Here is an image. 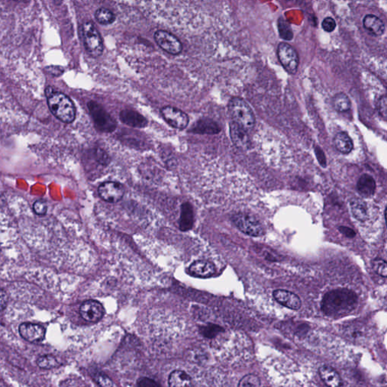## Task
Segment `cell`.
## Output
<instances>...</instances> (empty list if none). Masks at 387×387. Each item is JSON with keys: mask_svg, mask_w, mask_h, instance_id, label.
<instances>
[{"mask_svg": "<svg viewBox=\"0 0 387 387\" xmlns=\"http://www.w3.org/2000/svg\"><path fill=\"white\" fill-rule=\"evenodd\" d=\"M334 109L338 112H346L350 109L351 103L349 97L344 93H338L333 100Z\"/></svg>", "mask_w": 387, "mask_h": 387, "instance_id": "25", "label": "cell"}, {"mask_svg": "<svg viewBox=\"0 0 387 387\" xmlns=\"http://www.w3.org/2000/svg\"><path fill=\"white\" fill-rule=\"evenodd\" d=\"M277 28H278L279 34L282 39L287 41L293 39L294 34L292 27L286 20L280 18L277 21Z\"/></svg>", "mask_w": 387, "mask_h": 387, "instance_id": "27", "label": "cell"}, {"mask_svg": "<svg viewBox=\"0 0 387 387\" xmlns=\"http://www.w3.org/2000/svg\"><path fill=\"white\" fill-rule=\"evenodd\" d=\"M82 36L87 52L94 58L100 56L104 49L103 39L98 30L91 22H85L82 25Z\"/></svg>", "mask_w": 387, "mask_h": 387, "instance_id": "5", "label": "cell"}, {"mask_svg": "<svg viewBox=\"0 0 387 387\" xmlns=\"http://www.w3.org/2000/svg\"><path fill=\"white\" fill-rule=\"evenodd\" d=\"M81 317L88 322H97L103 319L105 315V309L103 304L97 301H85L79 308Z\"/></svg>", "mask_w": 387, "mask_h": 387, "instance_id": "11", "label": "cell"}, {"mask_svg": "<svg viewBox=\"0 0 387 387\" xmlns=\"http://www.w3.org/2000/svg\"><path fill=\"white\" fill-rule=\"evenodd\" d=\"M221 131L219 124L209 118L199 120L190 128V132L195 134L215 135Z\"/></svg>", "mask_w": 387, "mask_h": 387, "instance_id": "16", "label": "cell"}, {"mask_svg": "<svg viewBox=\"0 0 387 387\" xmlns=\"http://www.w3.org/2000/svg\"><path fill=\"white\" fill-rule=\"evenodd\" d=\"M351 212L353 217L360 222H365L368 219L367 207L362 200L353 199L350 202Z\"/></svg>", "mask_w": 387, "mask_h": 387, "instance_id": "23", "label": "cell"}, {"mask_svg": "<svg viewBox=\"0 0 387 387\" xmlns=\"http://www.w3.org/2000/svg\"><path fill=\"white\" fill-rule=\"evenodd\" d=\"M191 379L186 372L176 370L172 371L169 376V385L171 387L190 386Z\"/></svg>", "mask_w": 387, "mask_h": 387, "instance_id": "24", "label": "cell"}, {"mask_svg": "<svg viewBox=\"0 0 387 387\" xmlns=\"http://www.w3.org/2000/svg\"><path fill=\"white\" fill-rule=\"evenodd\" d=\"M137 385L141 387H156L160 386V385L156 381L148 377H142L139 379L138 380Z\"/></svg>", "mask_w": 387, "mask_h": 387, "instance_id": "37", "label": "cell"}, {"mask_svg": "<svg viewBox=\"0 0 387 387\" xmlns=\"http://www.w3.org/2000/svg\"><path fill=\"white\" fill-rule=\"evenodd\" d=\"M194 225V210L188 202L183 203L181 207L179 229L182 232L190 230Z\"/></svg>", "mask_w": 387, "mask_h": 387, "instance_id": "20", "label": "cell"}, {"mask_svg": "<svg viewBox=\"0 0 387 387\" xmlns=\"http://www.w3.org/2000/svg\"><path fill=\"white\" fill-rule=\"evenodd\" d=\"M230 136L232 142L239 148H247L250 144L247 131L232 121L230 124Z\"/></svg>", "mask_w": 387, "mask_h": 387, "instance_id": "17", "label": "cell"}, {"mask_svg": "<svg viewBox=\"0 0 387 387\" xmlns=\"http://www.w3.org/2000/svg\"><path fill=\"white\" fill-rule=\"evenodd\" d=\"M48 106L51 112L62 122L70 124L76 118V108L68 96L62 92L54 91L51 87L46 89Z\"/></svg>", "mask_w": 387, "mask_h": 387, "instance_id": "2", "label": "cell"}, {"mask_svg": "<svg viewBox=\"0 0 387 387\" xmlns=\"http://www.w3.org/2000/svg\"><path fill=\"white\" fill-rule=\"evenodd\" d=\"M100 198L108 203H118L122 200L124 188L121 183L117 181H106L102 183L98 188Z\"/></svg>", "mask_w": 387, "mask_h": 387, "instance_id": "8", "label": "cell"}, {"mask_svg": "<svg viewBox=\"0 0 387 387\" xmlns=\"http://www.w3.org/2000/svg\"><path fill=\"white\" fill-rule=\"evenodd\" d=\"M96 21L102 25H110L115 22L116 17L115 15L107 9H99L94 14Z\"/></svg>", "mask_w": 387, "mask_h": 387, "instance_id": "26", "label": "cell"}, {"mask_svg": "<svg viewBox=\"0 0 387 387\" xmlns=\"http://www.w3.org/2000/svg\"><path fill=\"white\" fill-rule=\"evenodd\" d=\"M322 28L327 32H332L336 28V22L332 18H326L322 22Z\"/></svg>", "mask_w": 387, "mask_h": 387, "instance_id": "36", "label": "cell"}, {"mask_svg": "<svg viewBox=\"0 0 387 387\" xmlns=\"http://www.w3.org/2000/svg\"><path fill=\"white\" fill-rule=\"evenodd\" d=\"M321 379L328 386L337 387L342 385L341 378L337 370L328 365H323L319 368Z\"/></svg>", "mask_w": 387, "mask_h": 387, "instance_id": "19", "label": "cell"}, {"mask_svg": "<svg viewBox=\"0 0 387 387\" xmlns=\"http://www.w3.org/2000/svg\"><path fill=\"white\" fill-rule=\"evenodd\" d=\"M16 1H24V0H16Z\"/></svg>", "mask_w": 387, "mask_h": 387, "instance_id": "41", "label": "cell"}, {"mask_svg": "<svg viewBox=\"0 0 387 387\" xmlns=\"http://www.w3.org/2000/svg\"><path fill=\"white\" fill-rule=\"evenodd\" d=\"M154 39L158 46L171 55H178L182 50V44L175 36L164 31H157Z\"/></svg>", "mask_w": 387, "mask_h": 387, "instance_id": "10", "label": "cell"}, {"mask_svg": "<svg viewBox=\"0 0 387 387\" xmlns=\"http://www.w3.org/2000/svg\"><path fill=\"white\" fill-rule=\"evenodd\" d=\"M232 222L241 232L249 236L259 237L263 235L262 225L251 215L243 213L235 214L232 217Z\"/></svg>", "mask_w": 387, "mask_h": 387, "instance_id": "6", "label": "cell"}, {"mask_svg": "<svg viewBox=\"0 0 387 387\" xmlns=\"http://www.w3.org/2000/svg\"><path fill=\"white\" fill-rule=\"evenodd\" d=\"M336 148L342 154H349L353 149V142L349 135L345 132H340L336 135L334 139Z\"/></svg>", "mask_w": 387, "mask_h": 387, "instance_id": "22", "label": "cell"}, {"mask_svg": "<svg viewBox=\"0 0 387 387\" xmlns=\"http://www.w3.org/2000/svg\"><path fill=\"white\" fill-rule=\"evenodd\" d=\"M229 111L233 122L244 130H252L255 125V116L253 110L242 99L235 97L229 103Z\"/></svg>", "mask_w": 387, "mask_h": 387, "instance_id": "3", "label": "cell"}, {"mask_svg": "<svg viewBox=\"0 0 387 387\" xmlns=\"http://www.w3.org/2000/svg\"><path fill=\"white\" fill-rule=\"evenodd\" d=\"M358 304V298L347 289H337L328 292L322 302L323 313L328 316H343L353 311Z\"/></svg>", "mask_w": 387, "mask_h": 387, "instance_id": "1", "label": "cell"}, {"mask_svg": "<svg viewBox=\"0 0 387 387\" xmlns=\"http://www.w3.org/2000/svg\"><path fill=\"white\" fill-rule=\"evenodd\" d=\"M120 120L126 125L134 128H144L148 125V120L136 111L125 109L120 113Z\"/></svg>", "mask_w": 387, "mask_h": 387, "instance_id": "14", "label": "cell"}, {"mask_svg": "<svg viewBox=\"0 0 387 387\" xmlns=\"http://www.w3.org/2000/svg\"><path fill=\"white\" fill-rule=\"evenodd\" d=\"M189 272L194 277L207 278L215 274V265L210 261L197 260L190 265Z\"/></svg>", "mask_w": 387, "mask_h": 387, "instance_id": "15", "label": "cell"}, {"mask_svg": "<svg viewBox=\"0 0 387 387\" xmlns=\"http://www.w3.org/2000/svg\"><path fill=\"white\" fill-rule=\"evenodd\" d=\"M19 333L22 338L31 343L42 341L46 336L45 328L37 324H22L19 326Z\"/></svg>", "mask_w": 387, "mask_h": 387, "instance_id": "12", "label": "cell"}, {"mask_svg": "<svg viewBox=\"0 0 387 387\" xmlns=\"http://www.w3.org/2000/svg\"><path fill=\"white\" fill-rule=\"evenodd\" d=\"M357 190L360 196L362 197H372L376 190V182L373 177L368 174L361 175L357 182Z\"/></svg>", "mask_w": 387, "mask_h": 387, "instance_id": "18", "label": "cell"}, {"mask_svg": "<svg viewBox=\"0 0 387 387\" xmlns=\"http://www.w3.org/2000/svg\"><path fill=\"white\" fill-rule=\"evenodd\" d=\"M273 297L280 305L291 310H299L302 306L301 298L286 289H275L273 292Z\"/></svg>", "mask_w": 387, "mask_h": 387, "instance_id": "13", "label": "cell"}, {"mask_svg": "<svg viewBox=\"0 0 387 387\" xmlns=\"http://www.w3.org/2000/svg\"><path fill=\"white\" fill-rule=\"evenodd\" d=\"M261 381L259 378L256 375L247 374L244 376L242 379L240 380L238 383V386L247 387V386H260Z\"/></svg>", "mask_w": 387, "mask_h": 387, "instance_id": "30", "label": "cell"}, {"mask_svg": "<svg viewBox=\"0 0 387 387\" xmlns=\"http://www.w3.org/2000/svg\"><path fill=\"white\" fill-rule=\"evenodd\" d=\"M315 152H316V157H317L319 163H320L323 167H325L327 165L326 157H325L323 151H322L319 146H316V148H315Z\"/></svg>", "mask_w": 387, "mask_h": 387, "instance_id": "38", "label": "cell"}, {"mask_svg": "<svg viewBox=\"0 0 387 387\" xmlns=\"http://www.w3.org/2000/svg\"><path fill=\"white\" fill-rule=\"evenodd\" d=\"M8 303V297L7 293L2 288H0V312L3 311L7 307Z\"/></svg>", "mask_w": 387, "mask_h": 387, "instance_id": "39", "label": "cell"}, {"mask_svg": "<svg viewBox=\"0 0 387 387\" xmlns=\"http://www.w3.org/2000/svg\"><path fill=\"white\" fill-rule=\"evenodd\" d=\"M33 209H34V213H35L37 215H46L48 209L47 204H46V202L43 200L37 201V202H34Z\"/></svg>", "mask_w": 387, "mask_h": 387, "instance_id": "33", "label": "cell"}, {"mask_svg": "<svg viewBox=\"0 0 387 387\" xmlns=\"http://www.w3.org/2000/svg\"><path fill=\"white\" fill-rule=\"evenodd\" d=\"M96 161L103 166H107L111 163L110 156L103 148H99L94 151Z\"/></svg>", "mask_w": 387, "mask_h": 387, "instance_id": "32", "label": "cell"}, {"mask_svg": "<svg viewBox=\"0 0 387 387\" xmlns=\"http://www.w3.org/2000/svg\"><path fill=\"white\" fill-rule=\"evenodd\" d=\"M94 127L102 133H112L117 128L115 120L108 113L102 105L94 101L88 102L87 104Z\"/></svg>", "mask_w": 387, "mask_h": 387, "instance_id": "4", "label": "cell"}, {"mask_svg": "<svg viewBox=\"0 0 387 387\" xmlns=\"http://www.w3.org/2000/svg\"><path fill=\"white\" fill-rule=\"evenodd\" d=\"M94 379L95 382L102 386H112L114 385L113 382L109 379V376L102 373H94Z\"/></svg>", "mask_w": 387, "mask_h": 387, "instance_id": "34", "label": "cell"}, {"mask_svg": "<svg viewBox=\"0 0 387 387\" xmlns=\"http://www.w3.org/2000/svg\"><path fill=\"white\" fill-rule=\"evenodd\" d=\"M339 230L343 235L348 237V238H353V237L355 236V232L350 228L346 227V226H340L339 228Z\"/></svg>", "mask_w": 387, "mask_h": 387, "instance_id": "40", "label": "cell"}, {"mask_svg": "<svg viewBox=\"0 0 387 387\" xmlns=\"http://www.w3.org/2000/svg\"><path fill=\"white\" fill-rule=\"evenodd\" d=\"M277 57L284 70L289 74H295L299 65V58L295 49L286 43L277 46Z\"/></svg>", "mask_w": 387, "mask_h": 387, "instance_id": "7", "label": "cell"}, {"mask_svg": "<svg viewBox=\"0 0 387 387\" xmlns=\"http://www.w3.org/2000/svg\"><path fill=\"white\" fill-rule=\"evenodd\" d=\"M160 113L166 122L173 128L181 130L188 125V116L179 109L166 106L160 110Z\"/></svg>", "mask_w": 387, "mask_h": 387, "instance_id": "9", "label": "cell"}, {"mask_svg": "<svg viewBox=\"0 0 387 387\" xmlns=\"http://www.w3.org/2000/svg\"><path fill=\"white\" fill-rule=\"evenodd\" d=\"M372 268L375 272L383 277H387V264L384 259L376 258L372 261Z\"/></svg>", "mask_w": 387, "mask_h": 387, "instance_id": "31", "label": "cell"}, {"mask_svg": "<svg viewBox=\"0 0 387 387\" xmlns=\"http://www.w3.org/2000/svg\"><path fill=\"white\" fill-rule=\"evenodd\" d=\"M223 331V328L218 325H214V324H209L205 326L201 327L200 332L202 333L204 337L207 338H214L219 333Z\"/></svg>", "mask_w": 387, "mask_h": 387, "instance_id": "29", "label": "cell"}, {"mask_svg": "<svg viewBox=\"0 0 387 387\" xmlns=\"http://www.w3.org/2000/svg\"><path fill=\"white\" fill-rule=\"evenodd\" d=\"M378 112L381 117L385 119L386 118V97L385 94L379 99L377 104Z\"/></svg>", "mask_w": 387, "mask_h": 387, "instance_id": "35", "label": "cell"}, {"mask_svg": "<svg viewBox=\"0 0 387 387\" xmlns=\"http://www.w3.org/2000/svg\"><path fill=\"white\" fill-rule=\"evenodd\" d=\"M363 25L366 30L376 37L382 36L385 32V25L383 22L373 15H367L363 19Z\"/></svg>", "mask_w": 387, "mask_h": 387, "instance_id": "21", "label": "cell"}, {"mask_svg": "<svg viewBox=\"0 0 387 387\" xmlns=\"http://www.w3.org/2000/svg\"><path fill=\"white\" fill-rule=\"evenodd\" d=\"M37 365L43 369H52L58 364L56 358L52 355H46L40 356L37 361Z\"/></svg>", "mask_w": 387, "mask_h": 387, "instance_id": "28", "label": "cell"}]
</instances>
